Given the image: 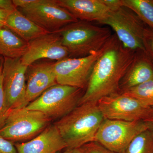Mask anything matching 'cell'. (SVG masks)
<instances>
[{
	"mask_svg": "<svg viewBox=\"0 0 153 153\" xmlns=\"http://www.w3.org/2000/svg\"><path fill=\"white\" fill-rule=\"evenodd\" d=\"M28 47V42L8 28L0 29V55L7 58H22Z\"/></svg>",
	"mask_w": 153,
	"mask_h": 153,
	"instance_id": "cell-18",
	"label": "cell"
},
{
	"mask_svg": "<svg viewBox=\"0 0 153 153\" xmlns=\"http://www.w3.org/2000/svg\"><path fill=\"white\" fill-rule=\"evenodd\" d=\"M69 58V53L62 43L59 33H49L28 42L27 51L21 58L23 65L28 66L42 59L57 61Z\"/></svg>",
	"mask_w": 153,
	"mask_h": 153,
	"instance_id": "cell-12",
	"label": "cell"
},
{
	"mask_svg": "<svg viewBox=\"0 0 153 153\" xmlns=\"http://www.w3.org/2000/svg\"><path fill=\"white\" fill-rule=\"evenodd\" d=\"M5 27L27 42L49 33L25 16L18 9L10 14Z\"/></svg>",
	"mask_w": 153,
	"mask_h": 153,
	"instance_id": "cell-17",
	"label": "cell"
},
{
	"mask_svg": "<svg viewBox=\"0 0 153 153\" xmlns=\"http://www.w3.org/2000/svg\"><path fill=\"white\" fill-rule=\"evenodd\" d=\"M123 153H153V135L148 130L137 136Z\"/></svg>",
	"mask_w": 153,
	"mask_h": 153,
	"instance_id": "cell-21",
	"label": "cell"
},
{
	"mask_svg": "<svg viewBox=\"0 0 153 153\" xmlns=\"http://www.w3.org/2000/svg\"><path fill=\"white\" fill-rule=\"evenodd\" d=\"M0 153H18L15 144L0 135Z\"/></svg>",
	"mask_w": 153,
	"mask_h": 153,
	"instance_id": "cell-25",
	"label": "cell"
},
{
	"mask_svg": "<svg viewBox=\"0 0 153 153\" xmlns=\"http://www.w3.org/2000/svg\"><path fill=\"white\" fill-rule=\"evenodd\" d=\"M142 120L127 121L105 119L99 128L94 141L115 153H123L132 140L149 128Z\"/></svg>",
	"mask_w": 153,
	"mask_h": 153,
	"instance_id": "cell-7",
	"label": "cell"
},
{
	"mask_svg": "<svg viewBox=\"0 0 153 153\" xmlns=\"http://www.w3.org/2000/svg\"><path fill=\"white\" fill-rule=\"evenodd\" d=\"M57 33L68 51L69 58L86 57L97 52L113 35L110 28L81 21L68 24Z\"/></svg>",
	"mask_w": 153,
	"mask_h": 153,
	"instance_id": "cell-3",
	"label": "cell"
},
{
	"mask_svg": "<svg viewBox=\"0 0 153 153\" xmlns=\"http://www.w3.org/2000/svg\"><path fill=\"white\" fill-rule=\"evenodd\" d=\"M27 66L23 65L21 58L4 57L2 68L3 87L7 104L10 109L26 107Z\"/></svg>",
	"mask_w": 153,
	"mask_h": 153,
	"instance_id": "cell-11",
	"label": "cell"
},
{
	"mask_svg": "<svg viewBox=\"0 0 153 153\" xmlns=\"http://www.w3.org/2000/svg\"><path fill=\"white\" fill-rule=\"evenodd\" d=\"M0 9L13 12L17 9L11 0H0Z\"/></svg>",
	"mask_w": 153,
	"mask_h": 153,
	"instance_id": "cell-26",
	"label": "cell"
},
{
	"mask_svg": "<svg viewBox=\"0 0 153 153\" xmlns=\"http://www.w3.org/2000/svg\"><path fill=\"white\" fill-rule=\"evenodd\" d=\"M153 79V63L146 52H136L120 83V93L123 91L135 87Z\"/></svg>",
	"mask_w": 153,
	"mask_h": 153,
	"instance_id": "cell-16",
	"label": "cell"
},
{
	"mask_svg": "<svg viewBox=\"0 0 153 153\" xmlns=\"http://www.w3.org/2000/svg\"><path fill=\"white\" fill-rule=\"evenodd\" d=\"M97 25L111 28L123 47L133 52H145L143 38L145 25L129 9L123 6L110 10L107 16Z\"/></svg>",
	"mask_w": 153,
	"mask_h": 153,
	"instance_id": "cell-5",
	"label": "cell"
},
{
	"mask_svg": "<svg viewBox=\"0 0 153 153\" xmlns=\"http://www.w3.org/2000/svg\"><path fill=\"white\" fill-rule=\"evenodd\" d=\"M105 46L86 57L67 58L55 62L57 84L82 89L86 88L94 66L104 51Z\"/></svg>",
	"mask_w": 153,
	"mask_h": 153,
	"instance_id": "cell-10",
	"label": "cell"
},
{
	"mask_svg": "<svg viewBox=\"0 0 153 153\" xmlns=\"http://www.w3.org/2000/svg\"></svg>",
	"mask_w": 153,
	"mask_h": 153,
	"instance_id": "cell-32",
	"label": "cell"
},
{
	"mask_svg": "<svg viewBox=\"0 0 153 153\" xmlns=\"http://www.w3.org/2000/svg\"><path fill=\"white\" fill-rule=\"evenodd\" d=\"M78 21L98 22L105 19L110 10L101 0H57Z\"/></svg>",
	"mask_w": 153,
	"mask_h": 153,
	"instance_id": "cell-15",
	"label": "cell"
},
{
	"mask_svg": "<svg viewBox=\"0 0 153 153\" xmlns=\"http://www.w3.org/2000/svg\"><path fill=\"white\" fill-rule=\"evenodd\" d=\"M12 12L11 11L0 9V29L5 27L7 19Z\"/></svg>",
	"mask_w": 153,
	"mask_h": 153,
	"instance_id": "cell-27",
	"label": "cell"
},
{
	"mask_svg": "<svg viewBox=\"0 0 153 153\" xmlns=\"http://www.w3.org/2000/svg\"><path fill=\"white\" fill-rule=\"evenodd\" d=\"M121 4L132 11L145 25L153 29V0H121Z\"/></svg>",
	"mask_w": 153,
	"mask_h": 153,
	"instance_id": "cell-19",
	"label": "cell"
},
{
	"mask_svg": "<svg viewBox=\"0 0 153 153\" xmlns=\"http://www.w3.org/2000/svg\"><path fill=\"white\" fill-rule=\"evenodd\" d=\"M82 90L57 83L47 89L26 107L28 110L41 111L51 120H59L78 106L83 94Z\"/></svg>",
	"mask_w": 153,
	"mask_h": 153,
	"instance_id": "cell-4",
	"label": "cell"
},
{
	"mask_svg": "<svg viewBox=\"0 0 153 153\" xmlns=\"http://www.w3.org/2000/svg\"><path fill=\"white\" fill-rule=\"evenodd\" d=\"M120 93L136 99L146 106H153V79L138 86L123 91Z\"/></svg>",
	"mask_w": 153,
	"mask_h": 153,
	"instance_id": "cell-20",
	"label": "cell"
},
{
	"mask_svg": "<svg viewBox=\"0 0 153 153\" xmlns=\"http://www.w3.org/2000/svg\"><path fill=\"white\" fill-rule=\"evenodd\" d=\"M18 153H57L67 148L55 124L49 126L42 132L27 142L15 144Z\"/></svg>",
	"mask_w": 153,
	"mask_h": 153,
	"instance_id": "cell-14",
	"label": "cell"
},
{
	"mask_svg": "<svg viewBox=\"0 0 153 153\" xmlns=\"http://www.w3.org/2000/svg\"><path fill=\"white\" fill-rule=\"evenodd\" d=\"M25 106L38 98L49 88L57 84L55 63H34L28 66Z\"/></svg>",
	"mask_w": 153,
	"mask_h": 153,
	"instance_id": "cell-13",
	"label": "cell"
},
{
	"mask_svg": "<svg viewBox=\"0 0 153 153\" xmlns=\"http://www.w3.org/2000/svg\"><path fill=\"white\" fill-rule=\"evenodd\" d=\"M135 53L125 48L115 34H113L96 62L79 105L97 102L103 97L120 93L121 81Z\"/></svg>",
	"mask_w": 153,
	"mask_h": 153,
	"instance_id": "cell-1",
	"label": "cell"
},
{
	"mask_svg": "<svg viewBox=\"0 0 153 153\" xmlns=\"http://www.w3.org/2000/svg\"><path fill=\"white\" fill-rule=\"evenodd\" d=\"M97 104L105 119L127 121L147 120L153 111L151 107L136 99L120 93L100 99Z\"/></svg>",
	"mask_w": 153,
	"mask_h": 153,
	"instance_id": "cell-9",
	"label": "cell"
},
{
	"mask_svg": "<svg viewBox=\"0 0 153 153\" xmlns=\"http://www.w3.org/2000/svg\"><path fill=\"white\" fill-rule=\"evenodd\" d=\"M3 67L0 69V129L2 128L10 109L7 100L3 87Z\"/></svg>",
	"mask_w": 153,
	"mask_h": 153,
	"instance_id": "cell-22",
	"label": "cell"
},
{
	"mask_svg": "<svg viewBox=\"0 0 153 153\" xmlns=\"http://www.w3.org/2000/svg\"><path fill=\"white\" fill-rule=\"evenodd\" d=\"M35 0H13L14 5L17 8H22L29 5Z\"/></svg>",
	"mask_w": 153,
	"mask_h": 153,
	"instance_id": "cell-29",
	"label": "cell"
},
{
	"mask_svg": "<svg viewBox=\"0 0 153 153\" xmlns=\"http://www.w3.org/2000/svg\"><path fill=\"white\" fill-rule=\"evenodd\" d=\"M51 121L41 111L26 107L10 109L0 135L13 143L32 140L47 128Z\"/></svg>",
	"mask_w": 153,
	"mask_h": 153,
	"instance_id": "cell-6",
	"label": "cell"
},
{
	"mask_svg": "<svg viewBox=\"0 0 153 153\" xmlns=\"http://www.w3.org/2000/svg\"><path fill=\"white\" fill-rule=\"evenodd\" d=\"M105 120L97 102L79 105L55 123L67 149L81 147L94 141L99 128Z\"/></svg>",
	"mask_w": 153,
	"mask_h": 153,
	"instance_id": "cell-2",
	"label": "cell"
},
{
	"mask_svg": "<svg viewBox=\"0 0 153 153\" xmlns=\"http://www.w3.org/2000/svg\"><path fill=\"white\" fill-rule=\"evenodd\" d=\"M4 62V57L0 55V69L3 67Z\"/></svg>",
	"mask_w": 153,
	"mask_h": 153,
	"instance_id": "cell-31",
	"label": "cell"
},
{
	"mask_svg": "<svg viewBox=\"0 0 153 153\" xmlns=\"http://www.w3.org/2000/svg\"><path fill=\"white\" fill-rule=\"evenodd\" d=\"M83 146L84 153H115L95 141L88 143Z\"/></svg>",
	"mask_w": 153,
	"mask_h": 153,
	"instance_id": "cell-24",
	"label": "cell"
},
{
	"mask_svg": "<svg viewBox=\"0 0 153 153\" xmlns=\"http://www.w3.org/2000/svg\"><path fill=\"white\" fill-rule=\"evenodd\" d=\"M20 9L25 16L49 33H56L68 24L78 21L59 5L57 0H35Z\"/></svg>",
	"mask_w": 153,
	"mask_h": 153,
	"instance_id": "cell-8",
	"label": "cell"
},
{
	"mask_svg": "<svg viewBox=\"0 0 153 153\" xmlns=\"http://www.w3.org/2000/svg\"><path fill=\"white\" fill-rule=\"evenodd\" d=\"M102 2L110 10H114L121 7V0H101Z\"/></svg>",
	"mask_w": 153,
	"mask_h": 153,
	"instance_id": "cell-28",
	"label": "cell"
},
{
	"mask_svg": "<svg viewBox=\"0 0 153 153\" xmlns=\"http://www.w3.org/2000/svg\"><path fill=\"white\" fill-rule=\"evenodd\" d=\"M143 44L145 52L153 63V29L148 26L144 32Z\"/></svg>",
	"mask_w": 153,
	"mask_h": 153,
	"instance_id": "cell-23",
	"label": "cell"
},
{
	"mask_svg": "<svg viewBox=\"0 0 153 153\" xmlns=\"http://www.w3.org/2000/svg\"><path fill=\"white\" fill-rule=\"evenodd\" d=\"M84 148L83 146L75 149H67L65 152L61 153H84Z\"/></svg>",
	"mask_w": 153,
	"mask_h": 153,
	"instance_id": "cell-30",
	"label": "cell"
}]
</instances>
